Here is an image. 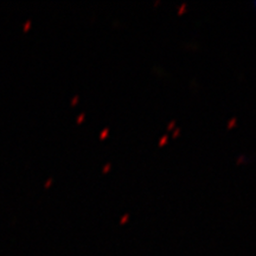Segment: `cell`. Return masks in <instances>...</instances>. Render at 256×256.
<instances>
[{"instance_id": "1", "label": "cell", "mask_w": 256, "mask_h": 256, "mask_svg": "<svg viewBox=\"0 0 256 256\" xmlns=\"http://www.w3.org/2000/svg\"><path fill=\"white\" fill-rule=\"evenodd\" d=\"M255 6H256V2H255Z\"/></svg>"}]
</instances>
